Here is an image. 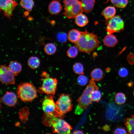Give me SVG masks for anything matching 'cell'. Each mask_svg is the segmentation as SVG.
Here are the masks:
<instances>
[{"label": "cell", "instance_id": "83f0119b", "mask_svg": "<svg viewBox=\"0 0 134 134\" xmlns=\"http://www.w3.org/2000/svg\"><path fill=\"white\" fill-rule=\"evenodd\" d=\"M78 49L76 47L72 46L70 47L67 52V56L70 58H74L78 55Z\"/></svg>", "mask_w": 134, "mask_h": 134}, {"label": "cell", "instance_id": "277c9868", "mask_svg": "<svg viewBox=\"0 0 134 134\" xmlns=\"http://www.w3.org/2000/svg\"><path fill=\"white\" fill-rule=\"evenodd\" d=\"M63 2L64 12L63 14L67 18H74L82 13L81 2L78 0H63Z\"/></svg>", "mask_w": 134, "mask_h": 134}, {"label": "cell", "instance_id": "8992f818", "mask_svg": "<svg viewBox=\"0 0 134 134\" xmlns=\"http://www.w3.org/2000/svg\"><path fill=\"white\" fill-rule=\"evenodd\" d=\"M42 106L45 113L56 117L62 118L64 116L58 109L51 95H48L44 99Z\"/></svg>", "mask_w": 134, "mask_h": 134}, {"label": "cell", "instance_id": "9c48e42d", "mask_svg": "<svg viewBox=\"0 0 134 134\" xmlns=\"http://www.w3.org/2000/svg\"><path fill=\"white\" fill-rule=\"evenodd\" d=\"M56 103L58 109L63 116L70 111L73 106L71 99L69 95L64 94L60 95Z\"/></svg>", "mask_w": 134, "mask_h": 134}, {"label": "cell", "instance_id": "d6a6232c", "mask_svg": "<svg viewBox=\"0 0 134 134\" xmlns=\"http://www.w3.org/2000/svg\"><path fill=\"white\" fill-rule=\"evenodd\" d=\"M113 133L117 134H127L126 131L124 128L119 127L116 128L114 131Z\"/></svg>", "mask_w": 134, "mask_h": 134}, {"label": "cell", "instance_id": "f546056e", "mask_svg": "<svg viewBox=\"0 0 134 134\" xmlns=\"http://www.w3.org/2000/svg\"><path fill=\"white\" fill-rule=\"evenodd\" d=\"M57 38L58 41L62 43H66L67 40V35L64 32H60L58 33Z\"/></svg>", "mask_w": 134, "mask_h": 134}, {"label": "cell", "instance_id": "5bb4252c", "mask_svg": "<svg viewBox=\"0 0 134 134\" xmlns=\"http://www.w3.org/2000/svg\"><path fill=\"white\" fill-rule=\"evenodd\" d=\"M116 10L115 7L112 6H108L105 7L101 13L106 20L107 21L115 15Z\"/></svg>", "mask_w": 134, "mask_h": 134}, {"label": "cell", "instance_id": "3957f363", "mask_svg": "<svg viewBox=\"0 0 134 134\" xmlns=\"http://www.w3.org/2000/svg\"><path fill=\"white\" fill-rule=\"evenodd\" d=\"M17 94L19 98L25 102L31 101L37 96L36 88L32 83L29 82L22 83L19 85Z\"/></svg>", "mask_w": 134, "mask_h": 134}, {"label": "cell", "instance_id": "ac0fdd59", "mask_svg": "<svg viewBox=\"0 0 134 134\" xmlns=\"http://www.w3.org/2000/svg\"><path fill=\"white\" fill-rule=\"evenodd\" d=\"M8 68L10 71L16 76L21 71L22 67L21 64L16 61L11 62L8 65Z\"/></svg>", "mask_w": 134, "mask_h": 134}, {"label": "cell", "instance_id": "52a82bcc", "mask_svg": "<svg viewBox=\"0 0 134 134\" xmlns=\"http://www.w3.org/2000/svg\"><path fill=\"white\" fill-rule=\"evenodd\" d=\"M42 82L41 86L39 89L41 93H45L48 95H54L57 89L58 80L56 78L50 77L43 78L41 79Z\"/></svg>", "mask_w": 134, "mask_h": 134}, {"label": "cell", "instance_id": "7402d4cb", "mask_svg": "<svg viewBox=\"0 0 134 134\" xmlns=\"http://www.w3.org/2000/svg\"><path fill=\"white\" fill-rule=\"evenodd\" d=\"M40 61L39 58L35 56L30 57L28 61V66L31 68L35 69L38 68L40 65Z\"/></svg>", "mask_w": 134, "mask_h": 134}, {"label": "cell", "instance_id": "6da1fadb", "mask_svg": "<svg viewBox=\"0 0 134 134\" xmlns=\"http://www.w3.org/2000/svg\"><path fill=\"white\" fill-rule=\"evenodd\" d=\"M100 43L96 35L85 30L84 32H81L78 40L74 44L80 51L88 53L98 48Z\"/></svg>", "mask_w": 134, "mask_h": 134}, {"label": "cell", "instance_id": "1f68e13d", "mask_svg": "<svg viewBox=\"0 0 134 134\" xmlns=\"http://www.w3.org/2000/svg\"><path fill=\"white\" fill-rule=\"evenodd\" d=\"M118 74L120 76L124 77H126L128 74V71L127 69L124 67L121 68L119 70Z\"/></svg>", "mask_w": 134, "mask_h": 134}, {"label": "cell", "instance_id": "ba28073f", "mask_svg": "<svg viewBox=\"0 0 134 134\" xmlns=\"http://www.w3.org/2000/svg\"><path fill=\"white\" fill-rule=\"evenodd\" d=\"M106 31L108 34H112L114 33L119 32L123 31L124 28V22L119 15L115 16L107 21Z\"/></svg>", "mask_w": 134, "mask_h": 134}, {"label": "cell", "instance_id": "f1b7e54d", "mask_svg": "<svg viewBox=\"0 0 134 134\" xmlns=\"http://www.w3.org/2000/svg\"><path fill=\"white\" fill-rule=\"evenodd\" d=\"M91 97L92 101L98 102L101 98V93L98 90H94L92 92Z\"/></svg>", "mask_w": 134, "mask_h": 134}, {"label": "cell", "instance_id": "5b68a950", "mask_svg": "<svg viewBox=\"0 0 134 134\" xmlns=\"http://www.w3.org/2000/svg\"><path fill=\"white\" fill-rule=\"evenodd\" d=\"M47 126L52 127L54 133L59 134H69L72 130L71 126L61 118H51Z\"/></svg>", "mask_w": 134, "mask_h": 134}, {"label": "cell", "instance_id": "2e32d148", "mask_svg": "<svg viewBox=\"0 0 134 134\" xmlns=\"http://www.w3.org/2000/svg\"><path fill=\"white\" fill-rule=\"evenodd\" d=\"M103 42L106 46L112 47L114 46L118 42L116 37L112 34H108L104 37Z\"/></svg>", "mask_w": 134, "mask_h": 134}, {"label": "cell", "instance_id": "4dcf8cb0", "mask_svg": "<svg viewBox=\"0 0 134 134\" xmlns=\"http://www.w3.org/2000/svg\"><path fill=\"white\" fill-rule=\"evenodd\" d=\"M77 80L78 84L81 86H83L87 84L88 80L86 76L81 75L78 77Z\"/></svg>", "mask_w": 134, "mask_h": 134}, {"label": "cell", "instance_id": "d590c367", "mask_svg": "<svg viewBox=\"0 0 134 134\" xmlns=\"http://www.w3.org/2000/svg\"><path fill=\"white\" fill-rule=\"evenodd\" d=\"M73 134H83V133L82 131L78 130L76 131H75L73 132Z\"/></svg>", "mask_w": 134, "mask_h": 134}, {"label": "cell", "instance_id": "7c38bea8", "mask_svg": "<svg viewBox=\"0 0 134 134\" xmlns=\"http://www.w3.org/2000/svg\"><path fill=\"white\" fill-rule=\"evenodd\" d=\"M1 100L4 104L9 106L15 105L17 102V98L14 93L7 92L2 97Z\"/></svg>", "mask_w": 134, "mask_h": 134}, {"label": "cell", "instance_id": "8d00e7d4", "mask_svg": "<svg viewBox=\"0 0 134 134\" xmlns=\"http://www.w3.org/2000/svg\"><path fill=\"white\" fill-rule=\"evenodd\" d=\"M133 95H134V91L133 92Z\"/></svg>", "mask_w": 134, "mask_h": 134}, {"label": "cell", "instance_id": "4316f807", "mask_svg": "<svg viewBox=\"0 0 134 134\" xmlns=\"http://www.w3.org/2000/svg\"><path fill=\"white\" fill-rule=\"evenodd\" d=\"M72 68L73 71L76 74L80 75L84 74L83 66L81 63H75L73 65Z\"/></svg>", "mask_w": 134, "mask_h": 134}, {"label": "cell", "instance_id": "30bf717a", "mask_svg": "<svg viewBox=\"0 0 134 134\" xmlns=\"http://www.w3.org/2000/svg\"><path fill=\"white\" fill-rule=\"evenodd\" d=\"M15 76L5 65L0 67V80L4 84H13L15 82Z\"/></svg>", "mask_w": 134, "mask_h": 134}, {"label": "cell", "instance_id": "8fae6325", "mask_svg": "<svg viewBox=\"0 0 134 134\" xmlns=\"http://www.w3.org/2000/svg\"><path fill=\"white\" fill-rule=\"evenodd\" d=\"M17 5L14 0H0V7L4 15L10 19L13 15V11Z\"/></svg>", "mask_w": 134, "mask_h": 134}, {"label": "cell", "instance_id": "d6986e66", "mask_svg": "<svg viewBox=\"0 0 134 134\" xmlns=\"http://www.w3.org/2000/svg\"><path fill=\"white\" fill-rule=\"evenodd\" d=\"M80 34L81 32L76 29H73L69 32L68 39L70 42L75 43L78 40Z\"/></svg>", "mask_w": 134, "mask_h": 134}, {"label": "cell", "instance_id": "9a60e30c", "mask_svg": "<svg viewBox=\"0 0 134 134\" xmlns=\"http://www.w3.org/2000/svg\"><path fill=\"white\" fill-rule=\"evenodd\" d=\"M96 0H81L83 11L86 13H90L92 12Z\"/></svg>", "mask_w": 134, "mask_h": 134}, {"label": "cell", "instance_id": "e0dca14e", "mask_svg": "<svg viewBox=\"0 0 134 134\" xmlns=\"http://www.w3.org/2000/svg\"><path fill=\"white\" fill-rule=\"evenodd\" d=\"M124 123L128 134H134V114L126 118Z\"/></svg>", "mask_w": 134, "mask_h": 134}, {"label": "cell", "instance_id": "603a6c76", "mask_svg": "<svg viewBox=\"0 0 134 134\" xmlns=\"http://www.w3.org/2000/svg\"><path fill=\"white\" fill-rule=\"evenodd\" d=\"M21 6L29 11H31L34 5L33 0H21L20 1Z\"/></svg>", "mask_w": 134, "mask_h": 134}, {"label": "cell", "instance_id": "d4e9b609", "mask_svg": "<svg viewBox=\"0 0 134 134\" xmlns=\"http://www.w3.org/2000/svg\"><path fill=\"white\" fill-rule=\"evenodd\" d=\"M115 6L119 8H124L127 5L129 0H108Z\"/></svg>", "mask_w": 134, "mask_h": 134}, {"label": "cell", "instance_id": "484cf974", "mask_svg": "<svg viewBox=\"0 0 134 134\" xmlns=\"http://www.w3.org/2000/svg\"><path fill=\"white\" fill-rule=\"evenodd\" d=\"M126 98L125 94L121 92L117 93L115 96V100L116 103L118 104L121 105L126 101Z\"/></svg>", "mask_w": 134, "mask_h": 134}, {"label": "cell", "instance_id": "e575fe53", "mask_svg": "<svg viewBox=\"0 0 134 134\" xmlns=\"http://www.w3.org/2000/svg\"><path fill=\"white\" fill-rule=\"evenodd\" d=\"M41 76L43 78H46L50 77L49 75L45 71H43L42 72Z\"/></svg>", "mask_w": 134, "mask_h": 134}, {"label": "cell", "instance_id": "44dd1931", "mask_svg": "<svg viewBox=\"0 0 134 134\" xmlns=\"http://www.w3.org/2000/svg\"><path fill=\"white\" fill-rule=\"evenodd\" d=\"M90 76L95 81H98L102 79L103 72L99 68H96L91 71Z\"/></svg>", "mask_w": 134, "mask_h": 134}, {"label": "cell", "instance_id": "ffe728a7", "mask_svg": "<svg viewBox=\"0 0 134 134\" xmlns=\"http://www.w3.org/2000/svg\"><path fill=\"white\" fill-rule=\"evenodd\" d=\"M75 23L79 26L82 27L86 25L88 23L87 17L82 13L79 14L75 17Z\"/></svg>", "mask_w": 134, "mask_h": 134}, {"label": "cell", "instance_id": "836d02e7", "mask_svg": "<svg viewBox=\"0 0 134 134\" xmlns=\"http://www.w3.org/2000/svg\"><path fill=\"white\" fill-rule=\"evenodd\" d=\"M127 60L128 62L131 65L134 64V54L131 53L129 54L127 57Z\"/></svg>", "mask_w": 134, "mask_h": 134}, {"label": "cell", "instance_id": "4fadbf2b", "mask_svg": "<svg viewBox=\"0 0 134 134\" xmlns=\"http://www.w3.org/2000/svg\"><path fill=\"white\" fill-rule=\"evenodd\" d=\"M62 9V5L58 0H53L50 3L48 7L49 12L52 15H56L59 13Z\"/></svg>", "mask_w": 134, "mask_h": 134}, {"label": "cell", "instance_id": "7a4b0ae2", "mask_svg": "<svg viewBox=\"0 0 134 134\" xmlns=\"http://www.w3.org/2000/svg\"><path fill=\"white\" fill-rule=\"evenodd\" d=\"M99 90L95 80L93 79L89 81L88 85L84 91L81 96L77 99V104L75 111V113L79 115L85 110L88 106L92 103L91 95L95 90Z\"/></svg>", "mask_w": 134, "mask_h": 134}, {"label": "cell", "instance_id": "cb8c5ba5", "mask_svg": "<svg viewBox=\"0 0 134 134\" xmlns=\"http://www.w3.org/2000/svg\"><path fill=\"white\" fill-rule=\"evenodd\" d=\"M56 46L52 43H48L46 44L44 48L45 52L49 55L54 54L56 52Z\"/></svg>", "mask_w": 134, "mask_h": 134}]
</instances>
